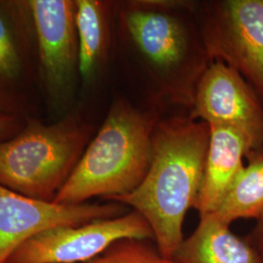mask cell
I'll list each match as a JSON object with an SVG mask.
<instances>
[{"label": "cell", "mask_w": 263, "mask_h": 263, "mask_svg": "<svg viewBox=\"0 0 263 263\" xmlns=\"http://www.w3.org/2000/svg\"><path fill=\"white\" fill-rule=\"evenodd\" d=\"M116 12L148 107L160 114L173 107L189 115L198 84L212 64L194 1L130 0L117 4Z\"/></svg>", "instance_id": "1"}, {"label": "cell", "mask_w": 263, "mask_h": 263, "mask_svg": "<svg viewBox=\"0 0 263 263\" xmlns=\"http://www.w3.org/2000/svg\"><path fill=\"white\" fill-rule=\"evenodd\" d=\"M210 126L187 114L163 116L152 141L151 166L140 185L109 202L131 208L147 221L160 253L173 258L183 222L196 207L203 182Z\"/></svg>", "instance_id": "2"}, {"label": "cell", "mask_w": 263, "mask_h": 263, "mask_svg": "<svg viewBox=\"0 0 263 263\" xmlns=\"http://www.w3.org/2000/svg\"><path fill=\"white\" fill-rule=\"evenodd\" d=\"M162 117L151 107L116 99L54 202L83 204L95 197L110 201L135 190L149 169L153 134Z\"/></svg>", "instance_id": "3"}, {"label": "cell", "mask_w": 263, "mask_h": 263, "mask_svg": "<svg viewBox=\"0 0 263 263\" xmlns=\"http://www.w3.org/2000/svg\"><path fill=\"white\" fill-rule=\"evenodd\" d=\"M92 128L77 116L28 126L0 142V184L28 197L54 202L90 142Z\"/></svg>", "instance_id": "4"}, {"label": "cell", "mask_w": 263, "mask_h": 263, "mask_svg": "<svg viewBox=\"0 0 263 263\" xmlns=\"http://www.w3.org/2000/svg\"><path fill=\"white\" fill-rule=\"evenodd\" d=\"M212 62L244 78L263 103V0L194 1Z\"/></svg>", "instance_id": "5"}, {"label": "cell", "mask_w": 263, "mask_h": 263, "mask_svg": "<svg viewBox=\"0 0 263 263\" xmlns=\"http://www.w3.org/2000/svg\"><path fill=\"white\" fill-rule=\"evenodd\" d=\"M153 240L147 221L136 211L85 224L61 226L32 237L6 263H84L123 239Z\"/></svg>", "instance_id": "6"}, {"label": "cell", "mask_w": 263, "mask_h": 263, "mask_svg": "<svg viewBox=\"0 0 263 263\" xmlns=\"http://www.w3.org/2000/svg\"><path fill=\"white\" fill-rule=\"evenodd\" d=\"M119 203L58 204L28 197L0 184V263L22 245L48 229L85 224L126 214Z\"/></svg>", "instance_id": "7"}, {"label": "cell", "mask_w": 263, "mask_h": 263, "mask_svg": "<svg viewBox=\"0 0 263 263\" xmlns=\"http://www.w3.org/2000/svg\"><path fill=\"white\" fill-rule=\"evenodd\" d=\"M189 116L243 133L254 149L263 146L262 101L242 76L223 63L212 62L202 76Z\"/></svg>", "instance_id": "8"}, {"label": "cell", "mask_w": 263, "mask_h": 263, "mask_svg": "<svg viewBox=\"0 0 263 263\" xmlns=\"http://www.w3.org/2000/svg\"><path fill=\"white\" fill-rule=\"evenodd\" d=\"M29 7L48 82L61 88L70 80L78 66L74 1L32 0Z\"/></svg>", "instance_id": "9"}, {"label": "cell", "mask_w": 263, "mask_h": 263, "mask_svg": "<svg viewBox=\"0 0 263 263\" xmlns=\"http://www.w3.org/2000/svg\"><path fill=\"white\" fill-rule=\"evenodd\" d=\"M209 126L204 177L195 207L200 217L216 212L244 169L247 154L254 149L252 141L243 133L226 126Z\"/></svg>", "instance_id": "10"}, {"label": "cell", "mask_w": 263, "mask_h": 263, "mask_svg": "<svg viewBox=\"0 0 263 263\" xmlns=\"http://www.w3.org/2000/svg\"><path fill=\"white\" fill-rule=\"evenodd\" d=\"M173 259L177 263H263L254 245L214 215L200 217L197 228L183 239Z\"/></svg>", "instance_id": "11"}, {"label": "cell", "mask_w": 263, "mask_h": 263, "mask_svg": "<svg viewBox=\"0 0 263 263\" xmlns=\"http://www.w3.org/2000/svg\"><path fill=\"white\" fill-rule=\"evenodd\" d=\"M76 28L78 71L85 81L94 77L107 53L110 4L98 0H77Z\"/></svg>", "instance_id": "12"}, {"label": "cell", "mask_w": 263, "mask_h": 263, "mask_svg": "<svg viewBox=\"0 0 263 263\" xmlns=\"http://www.w3.org/2000/svg\"><path fill=\"white\" fill-rule=\"evenodd\" d=\"M246 159L247 165L212 214L228 226L237 219L263 216V146L252 149Z\"/></svg>", "instance_id": "13"}, {"label": "cell", "mask_w": 263, "mask_h": 263, "mask_svg": "<svg viewBox=\"0 0 263 263\" xmlns=\"http://www.w3.org/2000/svg\"><path fill=\"white\" fill-rule=\"evenodd\" d=\"M148 240L123 239L111 245L99 256L84 263H177L161 254Z\"/></svg>", "instance_id": "14"}, {"label": "cell", "mask_w": 263, "mask_h": 263, "mask_svg": "<svg viewBox=\"0 0 263 263\" xmlns=\"http://www.w3.org/2000/svg\"><path fill=\"white\" fill-rule=\"evenodd\" d=\"M19 128L20 122L14 115L0 111V142L17 135Z\"/></svg>", "instance_id": "15"}, {"label": "cell", "mask_w": 263, "mask_h": 263, "mask_svg": "<svg viewBox=\"0 0 263 263\" xmlns=\"http://www.w3.org/2000/svg\"><path fill=\"white\" fill-rule=\"evenodd\" d=\"M256 224L251 232L249 241L254 245L263 256V216L256 220Z\"/></svg>", "instance_id": "16"}]
</instances>
